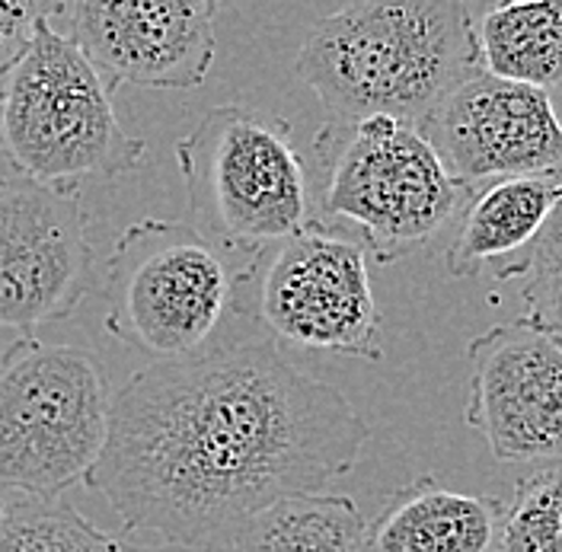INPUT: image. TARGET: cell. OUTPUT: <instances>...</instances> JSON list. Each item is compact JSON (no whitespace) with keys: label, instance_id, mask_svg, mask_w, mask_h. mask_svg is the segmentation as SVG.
<instances>
[{"label":"cell","instance_id":"6da1fadb","mask_svg":"<svg viewBox=\"0 0 562 552\" xmlns=\"http://www.w3.org/2000/svg\"><path fill=\"white\" fill-rule=\"evenodd\" d=\"M368 435L349 399L276 339H237L132 374L87 485L128 533L211 550L269 505L351 473Z\"/></svg>","mask_w":562,"mask_h":552},{"label":"cell","instance_id":"7a4b0ae2","mask_svg":"<svg viewBox=\"0 0 562 552\" xmlns=\"http://www.w3.org/2000/svg\"><path fill=\"white\" fill-rule=\"evenodd\" d=\"M480 70L473 13L460 0H361L314 23L297 74L329 125L396 119L422 128Z\"/></svg>","mask_w":562,"mask_h":552},{"label":"cell","instance_id":"3957f363","mask_svg":"<svg viewBox=\"0 0 562 552\" xmlns=\"http://www.w3.org/2000/svg\"><path fill=\"white\" fill-rule=\"evenodd\" d=\"M249 281L192 224L144 217L112 246L105 333L154 364L202 358L237 342Z\"/></svg>","mask_w":562,"mask_h":552},{"label":"cell","instance_id":"277c9868","mask_svg":"<svg viewBox=\"0 0 562 552\" xmlns=\"http://www.w3.org/2000/svg\"><path fill=\"white\" fill-rule=\"evenodd\" d=\"M192 227L234 266H256L311 217V176L291 125L259 109L217 105L176 140Z\"/></svg>","mask_w":562,"mask_h":552},{"label":"cell","instance_id":"5b68a950","mask_svg":"<svg viewBox=\"0 0 562 552\" xmlns=\"http://www.w3.org/2000/svg\"><path fill=\"white\" fill-rule=\"evenodd\" d=\"M115 87L52 20L0 87V147L16 176L77 192L90 179H119L144 157V140L115 115Z\"/></svg>","mask_w":562,"mask_h":552},{"label":"cell","instance_id":"8992f818","mask_svg":"<svg viewBox=\"0 0 562 552\" xmlns=\"http://www.w3.org/2000/svg\"><path fill=\"white\" fill-rule=\"evenodd\" d=\"M112 390L90 348L33 336L0 358V488L58 502L87 483L109 438Z\"/></svg>","mask_w":562,"mask_h":552},{"label":"cell","instance_id":"52a82bcc","mask_svg":"<svg viewBox=\"0 0 562 552\" xmlns=\"http://www.w3.org/2000/svg\"><path fill=\"white\" fill-rule=\"evenodd\" d=\"M316 150L326 167L323 211L351 224L381 266L425 249L470 199L419 128L396 119L326 125Z\"/></svg>","mask_w":562,"mask_h":552},{"label":"cell","instance_id":"ba28073f","mask_svg":"<svg viewBox=\"0 0 562 552\" xmlns=\"http://www.w3.org/2000/svg\"><path fill=\"white\" fill-rule=\"evenodd\" d=\"M252 278H259L252 313L279 339L381 361V311L368 278V252L358 240L311 221L272 249Z\"/></svg>","mask_w":562,"mask_h":552},{"label":"cell","instance_id":"9c48e42d","mask_svg":"<svg viewBox=\"0 0 562 552\" xmlns=\"http://www.w3.org/2000/svg\"><path fill=\"white\" fill-rule=\"evenodd\" d=\"M93 284L80 192L0 176V326L33 333L80 307Z\"/></svg>","mask_w":562,"mask_h":552},{"label":"cell","instance_id":"30bf717a","mask_svg":"<svg viewBox=\"0 0 562 552\" xmlns=\"http://www.w3.org/2000/svg\"><path fill=\"white\" fill-rule=\"evenodd\" d=\"M467 425L502 463L562 460V342L527 316L467 346Z\"/></svg>","mask_w":562,"mask_h":552},{"label":"cell","instance_id":"8fae6325","mask_svg":"<svg viewBox=\"0 0 562 552\" xmlns=\"http://www.w3.org/2000/svg\"><path fill=\"white\" fill-rule=\"evenodd\" d=\"M463 189L562 167V122L550 93L476 70L419 128Z\"/></svg>","mask_w":562,"mask_h":552},{"label":"cell","instance_id":"7c38bea8","mask_svg":"<svg viewBox=\"0 0 562 552\" xmlns=\"http://www.w3.org/2000/svg\"><path fill=\"white\" fill-rule=\"evenodd\" d=\"M221 10L214 0H80L68 7V38L115 90H192L214 61Z\"/></svg>","mask_w":562,"mask_h":552},{"label":"cell","instance_id":"4fadbf2b","mask_svg":"<svg viewBox=\"0 0 562 552\" xmlns=\"http://www.w3.org/2000/svg\"><path fill=\"white\" fill-rule=\"evenodd\" d=\"M560 202L562 170L480 185V192H470L448 249V272L463 281L483 269H490L495 281L525 278L527 256Z\"/></svg>","mask_w":562,"mask_h":552},{"label":"cell","instance_id":"5bb4252c","mask_svg":"<svg viewBox=\"0 0 562 552\" xmlns=\"http://www.w3.org/2000/svg\"><path fill=\"white\" fill-rule=\"evenodd\" d=\"M505 505L431 476L396 488L364 530L361 552H495Z\"/></svg>","mask_w":562,"mask_h":552},{"label":"cell","instance_id":"9a60e30c","mask_svg":"<svg viewBox=\"0 0 562 552\" xmlns=\"http://www.w3.org/2000/svg\"><path fill=\"white\" fill-rule=\"evenodd\" d=\"M480 70L533 90L562 87V0H508L473 20Z\"/></svg>","mask_w":562,"mask_h":552},{"label":"cell","instance_id":"2e32d148","mask_svg":"<svg viewBox=\"0 0 562 552\" xmlns=\"http://www.w3.org/2000/svg\"><path fill=\"white\" fill-rule=\"evenodd\" d=\"M368 520L349 495H288L231 540L234 552H361Z\"/></svg>","mask_w":562,"mask_h":552},{"label":"cell","instance_id":"e0dca14e","mask_svg":"<svg viewBox=\"0 0 562 552\" xmlns=\"http://www.w3.org/2000/svg\"><path fill=\"white\" fill-rule=\"evenodd\" d=\"M0 552H147L100 530L70 502H35L7 492L0 502Z\"/></svg>","mask_w":562,"mask_h":552},{"label":"cell","instance_id":"ac0fdd59","mask_svg":"<svg viewBox=\"0 0 562 552\" xmlns=\"http://www.w3.org/2000/svg\"><path fill=\"white\" fill-rule=\"evenodd\" d=\"M495 552H562V460L518 480Z\"/></svg>","mask_w":562,"mask_h":552},{"label":"cell","instance_id":"d6986e66","mask_svg":"<svg viewBox=\"0 0 562 552\" xmlns=\"http://www.w3.org/2000/svg\"><path fill=\"white\" fill-rule=\"evenodd\" d=\"M521 297L527 319L562 342V202L527 256Z\"/></svg>","mask_w":562,"mask_h":552},{"label":"cell","instance_id":"ffe728a7","mask_svg":"<svg viewBox=\"0 0 562 552\" xmlns=\"http://www.w3.org/2000/svg\"><path fill=\"white\" fill-rule=\"evenodd\" d=\"M61 13H68V3L58 0H0V87L23 58L35 23Z\"/></svg>","mask_w":562,"mask_h":552},{"label":"cell","instance_id":"44dd1931","mask_svg":"<svg viewBox=\"0 0 562 552\" xmlns=\"http://www.w3.org/2000/svg\"><path fill=\"white\" fill-rule=\"evenodd\" d=\"M3 495H7V492H3V488H0V502H3Z\"/></svg>","mask_w":562,"mask_h":552}]
</instances>
